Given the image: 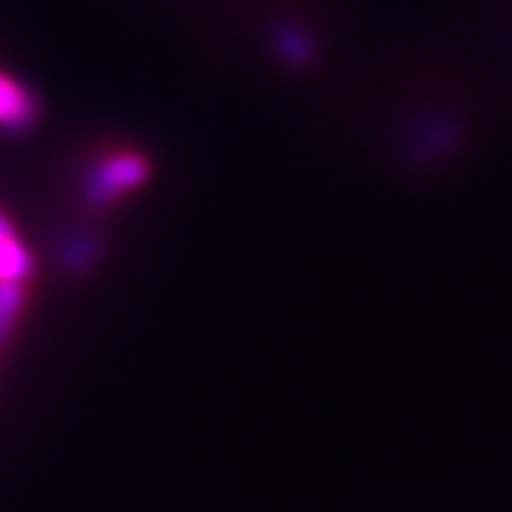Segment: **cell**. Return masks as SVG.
Segmentation results:
<instances>
[{
	"label": "cell",
	"mask_w": 512,
	"mask_h": 512,
	"mask_svg": "<svg viewBox=\"0 0 512 512\" xmlns=\"http://www.w3.org/2000/svg\"><path fill=\"white\" fill-rule=\"evenodd\" d=\"M26 305V285L23 282H0V345L18 325Z\"/></svg>",
	"instance_id": "277c9868"
},
{
	"label": "cell",
	"mask_w": 512,
	"mask_h": 512,
	"mask_svg": "<svg viewBox=\"0 0 512 512\" xmlns=\"http://www.w3.org/2000/svg\"><path fill=\"white\" fill-rule=\"evenodd\" d=\"M148 177H151V163L140 151H128V148L111 151L92 165L89 180L83 185V197L92 208L106 211L126 194L143 188Z\"/></svg>",
	"instance_id": "6da1fadb"
},
{
	"label": "cell",
	"mask_w": 512,
	"mask_h": 512,
	"mask_svg": "<svg viewBox=\"0 0 512 512\" xmlns=\"http://www.w3.org/2000/svg\"><path fill=\"white\" fill-rule=\"evenodd\" d=\"M97 259V242L94 237H77L69 239L66 251H63V265L69 271H89Z\"/></svg>",
	"instance_id": "5b68a950"
},
{
	"label": "cell",
	"mask_w": 512,
	"mask_h": 512,
	"mask_svg": "<svg viewBox=\"0 0 512 512\" xmlns=\"http://www.w3.org/2000/svg\"><path fill=\"white\" fill-rule=\"evenodd\" d=\"M32 271H35V262H32L29 248L15 234L0 237V282H23L26 285Z\"/></svg>",
	"instance_id": "3957f363"
},
{
	"label": "cell",
	"mask_w": 512,
	"mask_h": 512,
	"mask_svg": "<svg viewBox=\"0 0 512 512\" xmlns=\"http://www.w3.org/2000/svg\"><path fill=\"white\" fill-rule=\"evenodd\" d=\"M40 117L37 97L15 77L0 72V128L3 131H26L32 128Z\"/></svg>",
	"instance_id": "7a4b0ae2"
}]
</instances>
